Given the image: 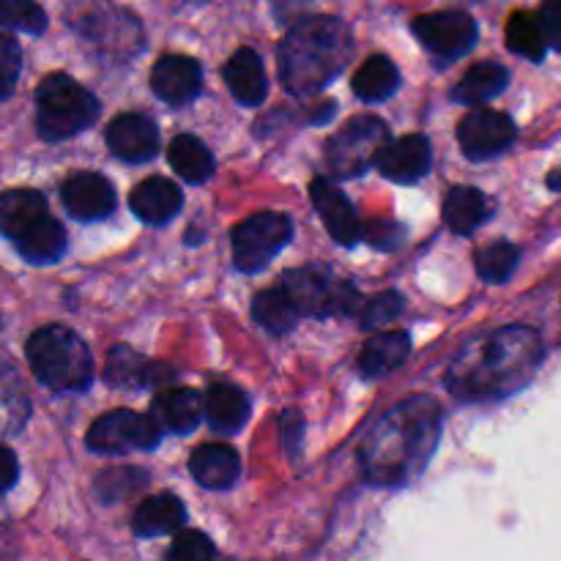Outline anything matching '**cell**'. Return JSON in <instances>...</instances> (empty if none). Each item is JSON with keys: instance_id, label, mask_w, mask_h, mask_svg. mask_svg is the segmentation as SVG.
<instances>
[{"instance_id": "obj_34", "label": "cell", "mask_w": 561, "mask_h": 561, "mask_svg": "<svg viewBox=\"0 0 561 561\" xmlns=\"http://www.w3.org/2000/svg\"><path fill=\"white\" fill-rule=\"evenodd\" d=\"M0 25L9 31L42 36L47 31V14L33 0H0Z\"/></svg>"}, {"instance_id": "obj_24", "label": "cell", "mask_w": 561, "mask_h": 561, "mask_svg": "<svg viewBox=\"0 0 561 561\" xmlns=\"http://www.w3.org/2000/svg\"><path fill=\"white\" fill-rule=\"evenodd\" d=\"M206 416L214 431L233 436L250 420V398L239 387L214 383L206 394Z\"/></svg>"}, {"instance_id": "obj_2", "label": "cell", "mask_w": 561, "mask_h": 561, "mask_svg": "<svg viewBox=\"0 0 561 561\" xmlns=\"http://www.w3.org/2000/svg\"><path fill=\"white\" fill-rule=\"evenodd\" d=\"M442 411L431 398H414L389 411L362 444V469L373 485H403L420 474L438 442Z\"/></svg>"}, {"instance_id": "obj_23", "label": "cell", "mask_w": 561, "mask_h": 561, "mask_svg": "<svg viewBox=\"0 0 561 561\" xmlns=\"http://www.w3.org/2000/svg\"><path fill=\"white\" fill-rule=\"evenodd\" d=\"M159 378H170L164 367L153 365V362L142 359L137 351L126 348V345H115L107 356V367H104V381L113 383L118 389H140L148 383H157Z\"/></svg>"}, {"instance_id": "obj_18", "label": "cell", "mask_w": 561, "mask_h": 561, "mask_svg": "<svg viewBox=\"0 0 561 561\" xmlns=\"http://www.w3.org/2000/svg\"><path fill=\"white\" fill-rule=\"evenodd\" d=\"M190 474L195 477L197 485L208 488V491H228L239 482V453L225 444H203L192 453Z\"/></svg>"}, {"instance_id": "obj_36", "label": "cell", "mask_w": 561, "mask_h": 561, "mask_svg": "<svg viewBox=\"0 0 561 561\" xmlns=\"http://www.w3.org/2000/svg\"><path fill=\"white\" fill-rule=\"evenodd\" d=\"M168 557L173 561H206L217 557V546L203 531H179Z\"/></svg>"}, {"instance_id": "obj_7", "label": "cell", "mask_w": 561, "mask_h": 561, "mask_svg": "<svg viewBox=\"0 0 561 561\" xmlns=\"http://www.w3.org/2000/svg\"><path fill=\"white\" fill-rule=\"evenodd\" d=\"M294 236V222L279 211H261L239 222L230 236L233 244V263L239 272H257L266 266Z\"/></svg>"}, {"instance_id": "obj_42", "label": "cell", "mask_w": 561, "mask_h": 561, "mask_svg": "<svg viewBox=\"0 0 561 561\" xmlns=\"http://www.w3.org/2000/svg\"><path fill=\"white\" fill-rule=\"evenodd\" d=\"M548 186H551L553 192H561V168H557L551 175H548Z\"/></svg>"}, {"instance_id": "obj_10", "label": "cell", "mask_w": 561, "mask_h": 561, "mask_svg": "<svg viewBox=\"0 0 561 561\" xmlns=\"http://www.w3.org/2000/svg\"><path fill=\"white\" fill-rule=\"evenodd\" d=\"M414 33L436 58L455 60L477 44V22L466 11H436L414 20Z\"/></svg>"}, {"instance_id": "obj_15", "label": "cell", "mask_w": 561, "mask_h": 561, "mask_svg": "<svg viewBox=\"0 0 561 561\" xmlns=\"http://www.w3.org/2000/svg\"><path fill=\"white\" fill-rule=\"evenodd\" d=\"M378 170L394 184H414L431 170V142L425 135H405L389 140L378 157Z\"/></svg>"}, {"instance_id": "obj_3", "label": "cell", "mask_w": 561, "mask_h": 561, "mask_svg": "<svg viewBox=\"0 0 561 561\" xmlns=\"http://www.w3.org/2000/svg\"><path fill=\"white\" fill-rule=\"evenodd\" d=\"M351 31L327 14L305 16L279 44V77L294 96L316 93L337 80L351 60Z\"/></svg>"}, {"instance_id": "obj_31", "label": "cell", "mask_w": 561, "mask_h": 561, "mask_svg": "<svg viewBox=\"0 0 561 561\" xmlns=\"http://www.w3.org/2000/svg\"><path fill=\"white\" fill-rule=\"evenodd\" d=\"M400 85V71L387 55H373L354 75V93L362 102H383L392 96Z\"/></svg>"}, {"instance_id": "obj_38", "label": "cell", "mask_w": 561, "mask_h": 561, "mask_svg": "<svg viewBox=\"0 0 561 561\" xmlns=\"http://www.w3.org/2000/svg\"><path fill=\"white\" fill-rule=\"evenodd\" d=\"M537 16H540V27L548 47L561 53V0H546Z\"/></svg>"}, {"instance_id": "obj_25", "label": "cell", "mask_w": 561, "mask_h": 561, "mask_svg": "<svg viewBox=\"0 0 561 561\" xmlns=\"http://www.w3.org/2000/svg\"><path fill=\"white\" fill-rule=\"evenodd\" d=\"M14 247L22 261L33 263V266H49V263L60 261V255L66 252V230L58 219L47 214L31 230H25L14 241Z\"/></svg>"}, {"instance_id": "obj_28", "label": "cell", "mask_w": 561, "mask_h": 561, "mask_svg": "<svg viewBox=\"0 0 561 561\" xmlns=\"http://www.w3.org/2000/svg\"><path fill=\"white\" fill-rule=\"evenodd\" d=\"M252 316L268 334H288L299 321L301 310L294 296H290V290L285 285H277V288H266L255 296Z\"/></svg>"}, {"instance_id": "obj_37", "label": "cell", "mask_w": 561, "mask_h": 561, "mask_svg": "<svg viewBox=\"0 0 561 561\" xmlns=\"http://www.w3.org/2000/svg\"><path fill=\"white\" fill-rule=\"evenodd\" d=\"M400 312H403V299L394 290H387V294H378L376 299L367 301L365 312H362V327L381 329L392 323Z\"/></svg>"}, {"instance_id": "obj_27", "label": "cell", "mask_w": 561, "mask_h": 561, "mask_svg": "<svg viewBox=\"0 0 561 561\" xmlns=\"http://www.w3.org/2000/svg\"><path fill=\"white\" fill-rule=\"evenodd\" d=\"M488 217H491V203L474 186H455L444 201V222L458 236H471Z\"/></svg>"}, {"instance_id": "obj_12", "label": "cell", "mask_w": 561, "mask_h": 561, "mask_svg": "<svg viewBox=\"0 0 561 561\" xmlns=\"http://www.w3.org/2000/svg\"><path fill=\"white\" fill-rule=\"evenodd\" d=\"M107 140L110 151L121 159V162L142 164L148 159L157 157L159 151V129L148 115L140 113H124L113 118L107 126Z\"/></svg>"}, {"instance_id": "obj_17", "label": "cell", "mask_w": 561, "mask_h": 561, "mask_svg": "<svg viewBox=\"0 0 561 561\" xmlns=\"http://www.w3.org/2000/svg\"><path fill=\"white\" fill-rule=\"evenodd\" d=\"M129 206L135 217L146 225H168L170 219L179 217L184 195H181L179 184L162 179V175H153L135 186V192L129 195Z\"/></svg>"}, {"instance_id": "obj_30", "label": "cell", "mask_w": 561, "mask_h": 561, "mask_svg": "<svg viewBox=\"0 0 561 561\" xmlns=\"http://www.w3.org/2000/svg\"><path fill=\"white\" fill-rule=\"evenodd\" d=\"M168 159L175 173L184 181H190V184H206L214 175V168H217L211 151L192 135L173 137L168 148Z\"/></svg>"}, {"instance_id": "obj_8", "label": "cell", "mask_w": 561, "mask_h": 561, "mask_svg": "<svg viewBox=\"0 0 561 561\" xmlns=\"http://www.w3.org/2000/svg\"><path fill=\"white\" fill-rule=\"evenodd\" d=\"M283 285L299 305L301 316H354L362 305L354 285H334L323 268H294L285 274Z\"/></svg>"}, {"instance_id": "obj_9", "label": "cell", "mask_w": 561, "mask_h": 561, "mask_svg": "<svg viewBox=\"0 0 561 561\" xmlns=\"http://www.w3.org/2000/svg\"><path fill=\"white\" fill-rule=\"evenodd\" d=\"M159 422L129 409L99 416L88 431L85 444L96 455H124L129 449H153L159 444Z\"/></svg>"}, {"instance_id": "obj_16", "label": "cell", "mask_w": 561, "mask_h": 561, "mask_svg": "<svg viewBox=\"0 0 561 561\" xmlns=\"http://www.w3.org/2000/svg\"><path fill=\"white\" fill-rule=\"evenodd\" d=\"M310 197L316 203L318 214H321L323 225L332 233V239L343 247H354L362 236L359 217H356L354 206L348 197L327 179H316L310 184Z\"/></svg>"}, {"instance_id": "obj_32", "label": "cell", "mask_w": 561, "mask_h": 561, "mask_svg": "<svg viewBox=\"0 0 561 561\" xmlns=\"http://www.w3.org/2000/svg\"><path fill=\"white\" fill-rule=\"evenodd\" d=\"M507 47L540 64L548 49V42L540 27V16L531 14V11H515L507 22Z\"/></svg>"}, {"instance_id": "obj_20", "label": "cell", "mask_w": 561, "mask_h": 561, "mask_svg": "<svg viewBox=\"0 0 561 561\" xmlns=\"http://www.w3.org/2000/svg\"><path fill=\"white\" fill-rule=\"evenodd\" d=\"M153 420L170 433H190L195 431L201 414L206 411V403L201 400V394L192 392L184 387H170L153 398Z\"/></svg>"}, {"instance_id": "obj_41", "label": "cell", "mask_w": 561, "mask_h": 561, "mask_svg": "<svg viewBox=\"0 0 561 561\" xmlns=\"http://www.w3.org/2000/svg\"><path fill=\"white\" fill-rule=\"evenodd\" d=\"M20 480V463L9 447H0V493L11 491Z\"/></svg>"}, {"instance_id": "obj_11", "label": "cell", "mask_w": 561, "mask_h": 561, "mask_svg": "<svg viewBox=\"0 0 561 561\" xmlns=\"http://www.w3.org/2000/svg\"><path fill=\"white\" fill-rule=\"evenodd\" d=\"M515 137H518V126L507 113H499V110H474L458 126L460 148L474 162L504 153L513 146Z\"/></svg>"}, {"instance_id": "obj_33", "label": "cell", "mask_w": 561, "mask_h": 561, "mask_svg": "<svg viewBox=\"0 0 561 561\" xmlns=\"http://www.w3.org/2000/svg\"><path fill=\"white\" fill-rule=\"evenodd\" d=\"M520 250L510 241H493V244L482 247L477 252V272L485 283H504V279L513 277V272L518 268Z\"/></svg>"}, {"instance_id": "obj_29", "label": "cell", "mask_w": 561, "mask_h": 561, "mask_svg": "<svg viewBox=\"0 0 561 561\" xmlns=\"http://www.w3.org/2000/svg\"><path fill=\"white\" fill-rule=\"evenodd\" d=\"M510 85V71L504 69L496 60H485V64H477L466 71V77L460 80V85L455 88L453 96L460 104H485L493 96L504 91Z\"/></svg>"}, {"instance_id": "obj_22", "label": "cell", "mask_w": 561, "mask_h": 561, "mask_svg": "<svg viewBox=\"0 0 561 561\" xmlns=\"http://www.w3.org/2000/svg\"><path fill=\"white\" fill-rule=\"evenodd\" d=\"M42 217H47V197L36 190H9L0 195V233L16 241Z\"/></svg>"}, {"instance_id": "obj_5", "label": "cell", "mask_w": 561, "mask_h": 561, "mask_svg": "<svg viewBox=\"0 0 561 561\" xmlns=\"http://www.w3.org/2000/svg\"><path fill=\"white\" fill-rule=\"evenodd\" d=\"M99 113L96 96L69 75L55 71L36 88V129L42 140H69L96 124Z\"/></svg>"}, {"instance_id": "obj_6", "label": "cell", "mask_w": 561, "mask_h": 561, "mask_svg": "<svg viewBox=\"0 0 561 561\" xmlns=\"http://www.w3.org/2000/svg\"><path fill=\"white\" fill-rule=\"evenodd\" d=\"M389 137L387 124L376 115H359L345 124L332 140L327 142V164L337 179H354L365 173L370 164L378 162L387 148Z\"/></svg>"}, {"instance_id": "obj_35", "label": "cell", "mask_w": 561, "mask_h": 561, "mask_svg": "<svg viewBox=\"0 0 561 561\" xmlns=\"http://www.w3.org/2000/svg\"><path fill=\"white\" fill-rule=\"evenodd\" d=\"M22 69V49L11 33L0 31V102L14 93Z\"/></svg>"}, {"instance_id": "obj_21", "label": "cell", "mask_w": 561, "mask_h": 561, "mask_svg": "<svg viewBox=\"0 0 561 561\" xmlns=\"http://www.w3.org/2000/svg\"><path fill=\"white\" fill-rule=\"evenodd\" d=\"M186 507L179 496L173 493H159V496H148L140 507L135 510L131 518V531L137 537H162L173 535L184 526Z\"/></svg>"}, {"instance_id": "obj_1", "label": "cell", "mask_w": 561, "mask_h": 561, "mask_svg": "<svg viewBox=\"0 0 561 561\" xmlns=\"http://www.w3.org/2000/svg\"><path fill=\"white\" fill-rule=\"evenodd\" d=\"M542 337L529 327H504L471 340L447 370V387L460 400H496L520 392L540 367Z\"/></svg>"}, {"instance_id": "obj_13", "label": "cell", "mask_w": 561, "mask_h": 561, "mask_svg": "<svg viewBox=\"0 0 561 561\" xmlns=\"http://www.w3.org/2000/svg\"><path fill=\"white\" fill-rule=\"evenodd\" d=\"M66 211L80 222H96L115 211V190L104 175L77 173L60 190Z\"/></svg>"}, {"instance_id": "obj_4", "label": "cell", "mask_w": 561, "mask_h": 561, "mask_svg": "<svg viewBox=\"0 0 561 561\" xmlns=\"http://www.w3.org/2000/svg\"><path fill=\"white\" fill-rule=\"evenodd\" d=\"M25 356L31 370L53 392H85L93 381V356L71 329L42 327L27 337Z\"/></svg>"}, {"instance_id": "obj_14", "label": "cell", "mask_w": 561, "mask_h": 561, "mask_svg": "<svg viewBox=\"0 0 561 561\" xmlns=\"http://www.w3.org/2000/svg\"><path fill=\"white\" fill-rule=\"evenodd\" d=\"M151 88L162 102L181 107L192 102L203 88L201 64L190 55H164L151 69Z\"/></svg>"}, {"instance_id": "obj_39", "label": "cell", "mask_w": 561, "mask_h": 561, "mask_svg": "<svg viewBox=\"0 0 561 561\" xmlns=\"http://www.w3.org/2000/svg\"><path fill=\"white\" fill-rule=\"evenodd\" d=\"M367 239L378 247V250H392L403 239V228L392 219H376V222L367 225Z\"/></svg>"}, {"instance_id": "obj_40", "label": "cell", "mask_w": 561, "mask_h": 561, "mask_svg": "<svg viewBox=\"0 0 561 561\" xmlns=\"http://www.w3.org/2000/svg\"><path fill=\"white\" fill-rule=\"evenodd\" d=\"M279 427H283V442L285 447L290 449V455L299 449V442H301V427H305V420H301V414L296 409L285 411L283 420H279Z\"/></svg>"}, {"instance_id": "obj_26", "label": "cell", "mask_w": 561, "mask_h": 561, "mask_svg": "<svg viewBox=\"0 0 561 561\" xmlns=\"http://www.w3.org/2000/svg\"><path fill=\"white\" fill-rule=\"evenodd\" d=\"M411 354L409 332H383L370 337V343L362 348L359 370L367 378H381L387 373L398 370Z\"/></svg>"}, {"instance_id": "obj_19", "label": "cell", "mask_w": 561, "mask_h": 561, "mask_svg": "<svg viewBox=\"0 0 561 561\" xmlns=\"http://www.w3.org/2000/svg\"><path fill=\"white\" fill-rule=\"evenodd\" d=\"M225 82H228L236 102L244 104V107H257L268 93V80L261 55L250 47L236 49L228 64H225Z\"/></svg>"}]
</instances>
